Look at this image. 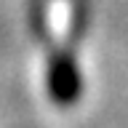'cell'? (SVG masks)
I'll return each mask as SVG.
<instances>
[{
    "label": "cell",
    "instance_id": "1",
    "mask_svg": "<svg viewBox=\"0 0 128 128\" xmlns=\"http://www.w3.org/2000/svg\"><path fill=\"white\" fill-rule=\"evenodd\" d=\"M35 24L48 46V96L56 104H72L80 96V72L72 48L83 35V8L78 0H43Z\"/></svg>",
    "mask_w": 128,
    "mask_h": 128
}]
</instances>
